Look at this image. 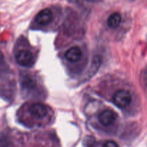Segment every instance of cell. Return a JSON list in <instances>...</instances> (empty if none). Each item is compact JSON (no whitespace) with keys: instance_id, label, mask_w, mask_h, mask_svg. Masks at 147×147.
<instances>
[{"instance_id":"10","label":"cell","mask_w":147,"mask_h":147,"mask_svg":"<svg viewBox=\"0 0 147 147\" xmlns=\"http://www.w3.org/2000/svg\"><path fill=\"white\" fill-rule=\"evenodd\" d=\"M3 60H4V55H3V53L0 51V64L2 63Z\"/></svg>"},{"instance_id":"4","label":"cell","mask_w":147,"mask_h":147,"mask_svg":"<svg viewBox=\"0 0 147 147\" xmlns=\"http://www.w3.org/2000/svg\"><path fill=\"white\" fill-rule=\"evenodd\" d=\"M48 112L47 106L41 103H34L30 108V113L36 119H42Z\"/></svg>"},{"instance_id":"7","label":"cell","mask_w":147,"mask_h":147,"mask_svg":"<svg viewBox=\"0 0 147 147\" xmlns=\"http://www.w3.org/2000/svg\"><path fill=\"white\" fill-rule=\"evenodd\" d=\"M121 22V16L119 12H113L109 16L108 19V25L110 28L116 29L120 25Z\"/></svg>"},{"instance_id":"9","label":"cell","mask_w":147,"mask_h":147,"mask_svg":"<svg viewBox=\"0 0 147 147\" xmlns=\"http://www.w3.org/2000/svg\"><path fill=\"white\" fill-rule=\"evenodd\" d=\"M102 147H119L117 144L113 141H107L103 144Z\"/></svg>"},{"instance_id":"1","label":"cell","mask_w":147,"mask_h":147,"mask_svg":"<svg viewBox=\"0 0 147 147\" xmlns=\"http://www.w3.org/2000/svg\"><path fill=\"white\" fill-rule=\"evenodd\" d=\"M132 100V96L127 90L121 89L115 93L113 96V102L115 105L121 109H125L130 105Z\"/></svg>"},{"instance_id":"6","label":"cell","mask_w":147,"mask_h":147,"mask_svg":"<svg viewBox=\"0 0 147 147\" xmlns=\"http://www.w3.org/2000/svg\"><path fill=\"white\" fill-rule=\"evenodd\" d=\"M82 57V51L78 47H70L65 53V57L69 62L76 63Z\"/></svg>"},{"instance_id":"2","label":"cell","mask_w":147,"mask_h":147,"mask_svg":"<svg viewBox=\"0 0 147 147\" xmlns=\"http://www.w3.org/2000/svg\"><path fill=\"white\" fill-rule=\"evenodd\" d=\"M17 62L22 66L30 67L33 63V55L29 50H23L19 52L17 55Z\"/></svg>"},{"instance_id":"3","label":"cell","mask_w":147,"mask_h":147,"mask_svg":"<svg viewBox=\"0 0 147 147\" xmlns=\"http://www.w3.org/2000/svg\"><path fill=\"white\" fill-rule=\"evenodd\" d=\"M117 119V115L111 110H105L98 116V120L104 126L113 124Z\"/></svg>"},{"instance_id":"5","label":"cell","mask_w":147,"mask_h":147,"mask_svg":"<svg viewBox=\"0 0 147 147\" xmlns=\"http://www.w3.org/2000/svg\"><path fill=\"white\" fill-rule=\"evenodd\" d=\"M53 18V14L49 9H44L39 11L35 17V20L38 24L41 25H46L51 22Z\"/></svg>"},{"instance_id":"8","label":"cell","mask_w":147,"mask_h":147,"mask_svg":"<svg viewBox=\"0 0 147 147\" xmlns=\"http://www.w3.org/2000/svg\"><path fill=\"white\" fill-rule=\"evenodd\" d=\"M141 81L145 91L147 93V68L144 69L141 73Z\"/></svg>"}]
</instances>
